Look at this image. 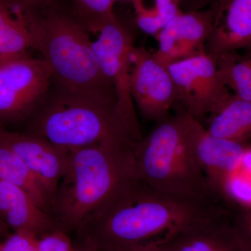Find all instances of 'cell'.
<instances>
[{
    "label": "cell",
    "mask_w": 251,
    "mask_h": 251,
    "mask_svg": "<svg viewBox=\"0 0 251 251\" xmlns=\"http://www.w3.org/2000/svg\"><path fill=\"white\" fill-rule=\"evenodd\" d=\"M231 204L221 193L173 194L136 177L80 234L90 236L101 250L157 247L190 225Z\"/></svg>",
    "instance_id": "1"
},
{
    "label": "cell",
    "mask_w": 251,
    "mask_h": 251,
    "mask_svg": "<svg viewBox=\"0 0 251 251\" xmlns=\"http://www.w3.org/2000/svg\"><path fill=\"white\" fill-rule=\"evenodd\" d=\"M26 122L25 131L68 151L105 142L136 143L143 138L138 121L123 112L113 88H74L54 79Z\"/></svg>",
    "instance_id": "2"
},
{
    "label": "cell",
    "mask_w": 251,
    "mask_h": 251,
    "mask_svg": "<svg viewBox=\"0 0 251 251\" xmlns=\"http://www.w3.org/2000/svg\"><path fill=\"white\" fill-rule=\"evenodd\" d=\"M136 143L105 142L69 151L52 207L58 228L80 233L136 178Z\"/></svg>",
    "instance_id": "3"
},
{
    "label": "cell",
    "mask_w": 251,
    "mask_h": 251,
    "mask_svg": "<svg viewBox=\"0 0 251 251\" xmlns=\"http://www.w3.org/2000/svg\"><path fill=\"white\" fill-rule=\"evenodd\" d=\"M200 123L184 112L157 122L156 126L135 144L136 177L173 194L221 193L209 184L195 154V137Z\"/></svg>",
    "instance_id": "4"
},
{
    "label": "cell",
    "mask_w": 251,
    "mask_h": 251,
    "mask_svg": "<svg viewBox=\"0 0 251 251\" xmlns=\"http://www.w3.org/2000/svg\"><path fill=\"white\" fill-rule=\"evenodd\" d=\"M90 34L69 1L47 0L38 21L35 50L49 64L54 80L62 85L114 89L99 68Z\"/></svg>",
    "instance_id": "5"
},
{
    "label": "cell",
    "mask_w": 251,
    "mask_h": 251,
    "mask_svg": "<svg viewBox=\"0 0 251 251\" xmlns=\"http://www.w3.org/2000/svg\"><path fill=\"white\" fill-rule=\"evenodd\" d=\"M52 73L30 54L0 64V125L27 122L49 93Z\"/></svg>",
    "instance_id": "6"
},
{
    "label": "cell",
    "mask_w": 251,
    "mask_h": 251,
    "mask_svg": "<svg viewBox=\"0 0 251 251\" xmlns=\"http://www.w3.org/2000/svg\"><path fill=\"white\" fill-rule=\"evenodd\" d=\"M174 82L178 103L184 113L201 122L229 96L218 71L216 61L205 51L173 63L168 67Z\"/></svg>",
    "instance_id": "7"
},
{
    "label": "cell",
    "mask_w": 251,
    "mask_h": 251,
    "mask_svg": "<svg viewBox=\"0 0 251 251\" xmlns=\"http://www.w3.org/2000/svg\"><path fill=\"white\" fill-rule=\"evenodd\" d=\"M92 42L94 53L104 77L113 86L119 105L126 115L138 121L130 89V73L134 36L115 15L105 20Z\"/></svg>",
    "instance_id": "8"
},
{
    "label": "cell",
    "mask_w": 251,
    "mask_h": 251,
    "mask_svg": "<svg viewBox=\"0 0 251 251\" xmlns=\"http://www.w3.org/2000/svg\"><path fill=\"white\" fill-rule=\"evenodd\" d=\"M130 60V93L140 114L156 122L166 118L178 103L168 67L143 47L135 46Z\"/></svg>",
    "instance_id": "9"
},
{
    "label": "cell",
    "mask_w": 251,
    "mask_h": 251,
    "mask_svg": "<svg viewBox=\"0 0 251 251\" xmlns=\"http://www.w3.org/2000/svg\"><path fill=\"white\" fill-rule=\"evenodd\" d=\"M0 143L19 157L53 201L68 168L69 151L30 132L12 131L0 125Z\"/></svg>",
    "instance_id": "10"
},
{
    "label": "cell",
    "mask_w": 251,
    "mask_h": 251,
    "mask_svg": "<svg viewBox=\"0 0 251 251\" xmlns=\"http://www.w3.org/2000/svg\"><path fill=\"white\" fill-rule=\"evenodd\" d=\"M214 3L200 11L181 12L156 34L158 49L153 55L168 67L173 63L204 52L214 21Z\"/></svg>",
    "instance_id": "11"
},
{
    "label": "cell",
    "mask_w": 251,
    "mask_h": 251,
    "mask_svg": "<svg viewBox=\"0 0 251 251\" xmlns=\"http://www.w3.org/2000/svg\"><path fill=\"white\" fill-rule=\"evenodd\" d=\"M237 208L232 204L196 221L154 248L160 251H248L234 226Z\"/></svg>",
    "instance_id": "12"
},
{
    "label": "cell",
    "mask_w": 251,
    "mask_h": 251,
    "mask_svg": "<svg viewBox=\"0 0 251 251\" xmlns=\"http://www.w3.org/2000/svg\"><path fill=\"white\" fill-rule=\"evenodd\" d=\"M214 5L206 54L216 61L225 52L251 50V0H216Z\"/></svg>",
    "instance_id": "13"
},
{
    "label": "cell",
    "mask_w": 251,
    "mask_h": 251,
    "mask_svg": "<svg viewBox=\"0 0 251 251\" xmlns=\"http://www.w3.org/2000/svg\"><path fill=\"white\" fill-rule=\"evenodd\" d=\"M247 146L213 136L200 123L195 137V154L209 184L218 192L226 196L229 178L242 164Z\"/></svg>",
    "instance_id": "14"
},
{
    "label": "cell",
    "mask_w": 251,
    "mask_h": 251,
    "mask_svg": "<svg viewBox=\"0 0 251 251\" xmlns=\"http://www.w3.org/2000/svg\"><path fill=\"white\" fill-rule=\"evenodd\" d=\"M41 10L31 9L19 0H0L1 62L27 55L31 50H35Z\"/></svg>",
    "instance_id": "15"
},
{
    "label": "cell",
    "mask_w": 251,
    "mask_h": 251,
    "mask_svg": "<svg viewBox=\"0 0 251 251\" xmlns=\"http://www.w3.org/2000/svg\"><path fill=\"white\" fill-rule=\"evenodd\" d=\"M0 216L14 232L38 237L57 228L54 218L43 210L22 188L0 179Z\"/></svg>",
    "instance_id": "16"
},
{
    "label": "cell",
    "mask_w": 251,
    "mask_h": 251,
    "mask_svg": "<svg viewBox=\"0 0 251 251\" xmlns=\"http://www.w3.org/2000/svg\"><path fill=\"white\" fill-rule=\"evenodd\" d=\"M209 116L205 128L213 136L243 144L251 138V101L231 94Z\"/></svg>",
    "instance_id": "17"
},
{
    "label": "cell",
    "mask_w": 251,
    "mask_h": 251,
    "mask_svg": "<svg viewBox=\"0 0 251 251\" xmlns=\"http://www.w3.org/2000/svg\"><path fill=\"white\" fill-rule=\"evenodd\" d=\"M0 179L22 188L43 210L52 215V201L45 188L24 162L1 143Z\"/></svg>",
    "instance_id": "18"
},
{
    "label": "cell",
    "mask_w": 251,
    "mask_h": 251,
    "mask_svg": "<svg viewBox=\"0 0 251 251\" xmlns=\"http://www.w3.org/2000/svg\"><path fill=\"white\" fill-rule=\"evenodd\" d=\"M220 76L234 95L251 101V50L225 52L216 59Z\"/></svg>",
    "instance_id": "19"
},
{
    "label": "cell",
    "mask_w": 251,
    "mask_h": 251,
    "mask_svg": "<svg viewBox=\"0 0 251 251\" xmlns=\"http://www.w3.org/2000/svg\"><path fill=\"white\" fill-rule=\"evenodd\" d=\"M138 27L146 34L156 36L158 31L181 12L177 0H130Z\"/></svg>",
    "instance_id": "20"
},
{
    "label": "cell",
    "mask_w": 251,
    "mask_h": 251,
    "mask_svg": "<svg viewBox=\"0 0 251 251\" xmlns=\"http://www.w3.org/2000/svg\"><path fill=\"white\" fill-rule=\"evenodd\" d=\"M69 2L90 33H97L102 23L115 15L112 0H70Z\"/></svg>",
    "instance_id": "21"
},
{
    "label": "cell",
    "mask_w": 251,
    "mask_h": 251,
    "mask_svg": "<svg viewBox=\"0 0 251 251\" xmlns=\"http://www.w3.org/2000/svg\"><path fill=\"white\" fill-rule=\"evenodd\" d=\"M38 250L74 251V244L67 232L57 227L39 237Z\"/></svg>",
    "instance_id": "22"
},
{
    "label": "cell",
    "mask_w": 251,
    "mask_h": 251,
    "mask_svg": "<svg viewBox=\"0 0 251 251\" xmlns=\"http://www.w3.org/2000/svg\"><path fill=\"white\" fill-rule=\"evenodd\" d=\"M39 237L25 232H14L0 243V251H39Z\"/></svg>",
    "instance_id": "23"
},
{
    "label": "cell",
    "mask_w": 251,
    "mask_h": 251,
    "mask_svg": "<svg viewBox=\"0 0 251 251\" xmlns=\"http://www.w3.org/2000/svg\"><path fill=\"white\" fill-rule=\"evenodd\" d=\"M234 223L248 251H251V207H237L234 213Z\"/></svg>",
    "instance_id": "24"
},
{
    "label": "cell",
    "mask_w": 251,
    "mask_h": 251,
    "mask_svg": "<svg viewBox=\"0 0 251 251\" xmlns=\"http://www.w3.org/2000/svg\"><path fill=\"white\" fill-rule=\"evenodd\" d=\"M180 9L183 12L200 11L210 6L216 0H177Z\"/></svg>",
    "instance_id": "25"
},
{
    "label": "cell",
    "mask_w": 251,
    "mask_h": 251,
    "mask_svg": "<svg viewBox=\"0 0 251 251\" xmlns=\"http://www.w3.org/2000/svg\"><path fill=\"white\" fill-rule=\"evenodd\" d=\"M74 251H100L93 239L87 234H79V239L74 243Z\"/></svg>",
    "instance_id": "26"
},
{
    "label": "cell",
    "mask_w": 251,
    "mask_h": 251,
    "mask_svg": "<svg viewBox=\"0 0 251 251\" xmlns=\"http://www.w3.org/2000/svg\"><path fill=\"white\" fill-rule=\"evenodd\" d=\"M31 9L40 11L43 9L47 0H19Z\"/></svg>",
    "instance_id": "27"
},
{
    "label": "cell",
    "mask_w": 251,
    "mask_h": 251,
    "mask_svg": "<svg viewBox=\"0 0 251 251\" xmlns=\"http://www.w3.org/2000/svg\"><path fill=\"white\" fill-rule=\"evenodd\" d=\"M100 251H160L156 248L149 247H130L118 248V249H110V250H101Z\"/></svg>",
    "instance_id": "28"
},
{
    "label": "cell",
    "mask_w": 251,
    "mask_h": 251,
    "mask_svg": "<svg viewBox=\"0 0 251 251\" xmlns=\"http://www.w3.org/2000/svg\"><path fill=\"white\" fill-rule=\"evenodd\" d=\"M9 228V227H8L7 225L5 224L4 221H3V219L0 216V237L6 234Z\"/></svg>",
    "instance_id": "29"
},
{
    "label": "cell",
    "mask_w": 251,
    "mask_h": 251,
    "mask_svg": "<svg viewBox=\"0 0 251 251\" xmlns=\"http://www.w3.org/2000/svg\"><path fill=\"white\" fill-rule=\"evenodd\" d=\"M112 1H113L114 2H115V1H130V0H112Z\"/></svg>",
    "instance_id": "30"
},
{
    "label": "cell",
    "mask_w": 251,
    "mask_h": 251,
    "mask_svg": "<svg viewBox=\"0 0 251 251\" xmlns=\"http://www.w3.org/2000/svg\"><path fill=\"white\" fill-rule=\"evenodd\" d=\"M1 63H3V62H1V60H0V64H1Z\"/></svg>",
    "instance_id": "31"
}]
</instances>
